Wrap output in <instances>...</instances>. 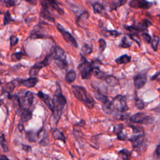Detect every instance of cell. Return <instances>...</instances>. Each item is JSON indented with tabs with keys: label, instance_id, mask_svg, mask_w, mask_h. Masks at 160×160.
<instances>
[{
	"label": "cell",
	"instance_id": "1",
	"mask_svg": "<svg viewBox=\"0 0 160 160\" xmlns=\"http://www.w3.org/2000/svg\"><path fill=\"white\" fill-rule=\"evenodd\" d=\"M56 89L52 98L53 104L52 121L54 124H57L62 113L64 107L67 104V100L65 96L62 94L61 86L58 82H56Z\"/></svg>",
	"mask_w": 160,
	"mask_h": 160
},
{
	"label": "cell",
	"instance_id": "2",
	"mask_svg": "<svg viewBox=\"0 0 160 160\" xmlns=\"http://www.w3.org/2000/svg\"><path fill=\"white\" fill-rule=\"evenodd\" d=\"M72 91L75 98L79 101H81L87 108L92 109L94 106V99L88 96L86 89L81 86L73 85L72 86Z\"/></svg>",
	"mask_w": 160,
	"mask_h": 160
},
{
	"label": "cell",
	"instance_id": "3",
	"mask_svg": "<svg viewBox=\"0 0 160 160\" xmlns=\"http://www.w3.org/2000/svg\"><path fill=\"white\" fill-rule=\"evenodd\" d=\"M81 56V62L78 65V69L81 74L82 79H89L92 74L93 69L95 66L93 61L89 62L83 56Z\"/></svg>",
	"mask_w": 160,
	"mask_h": 160
},
{
	"label": "cell",
	"instance_id": "4",
	"mask_svg": "<svg viewBox=\"0 0 160 160\" xmlns=\"http://www.w3.org/2000/svg\"><path fill=\"white\" fill-rule=\"evenodd\" d=\"M53 48L55 52V56L54 58V63L61 69H66L68 66L66 52L63 49L58 46H56Z\"/></svg>",
	"mask_w": 160,
	"mask_h": 160
},
{
	"label": "cell",
	"instance_id": "5",
	"mask_svg": "<svg viewBox=\"0 0 160 160\" xmlns=\"http://www.w3.org/2000/svg\"><path fill=\"white\" fill-rule=\"evenodd\" d=\"M112 108L119 112H125L128 110L126 98L124 96L118 95L111 101Z\"/></svg>",
	"mask_w": 160,
	"mask_h": 160
},
{
	"label": "cell",
	"instance_id": "6",
	"mask_svg": "<svg viewBox=\"0 0 160 160\" xmlns=\"http://www.w3.org/2000/svg\"><path fill=\"white\" fill-rule=\"evenodd\" d=\"M41 4L42 9H46L50 11V9L56 11L59 15H63L64 11L62 8H61L57 0H41Z\"/></svg>",
	"mask_w": 160,
	"mask_h": 160
},
{
	"label": "cell",
	"instance_id": "7",
	"mask_svg": "<svg viewBox=\"0 0 160 160\" xmlns=\"http://www.w3.org/2000/svg\"><path fill=\"white\" fill-rule=\"evenodd\" d=\"M129 121L133 123H141V124H149L153 121L152 118L144 112H137L131 117H129Z\"/></svg>",
	"mask_w": 160,
	"mask_h": 160
},
{
	"label": "cell",
	"instance_id": "8",
	"mask_svg": "<svg viewBox=\"0 0 160 160\" xmlns=\"http://www.w3.org/2000/svg\"><path fill=\"white\" fill-rule=\"evenodd\" d=\"M56 28H57L58 30L59 31V32L61 34L63 39H64V41L66 42L71 44L72 46H74L76 48L78 47V42H77L76 39L73 37V36L69 31H66L62 26V25H61V24L58 23L56 24Z\"/></svg>",
	"mask_w": 160,
	"mask_h": 160
},
{
	"label": "cell",
	"instance_id": "9",
	"mask_svg": "<svg viewBox=\"0 0 160 160\" xmlns=\"http://www.w3.org/2000/svg\"><path fill=\"white\" fill-rule=\"evenodd\" d=\"M19 97L21 106V111L23 109H30L34 100L33 92L30 91H28L22 96Z\"/></svg>",
	"mask_w": 160,
	"mask_h": 160
},
{
	"label": "cell",
	"instance_id": "10",
	"mask_svg": "<svg viewBox=\"0 0 160 160\" xmlns=\"http://www.w3.org/2000/svg\"><path fill=\"white\" fill-rule=\"evenodd\" d=\"M147 71H143L139 72L133 78L134 88L136 89L142 88L147 82Z\"/></svg>",
	"mask_w": 160,
	"mask_h": 160
},
{
	"label": "cell",
	"instance_id": "11",
	"mask_svg": "<svg viewBox=\"0 0 160 160\" xmlns=\"http://www.w3.org/2000/svg\"><path fill=\"white\" fill-rule=\"evenodd\" d=\"M14 84L15 86H22L26 88H33L34 87L36 84L38 82V79L36 77H30L28 79H20V78H17L14 79L13 81Z\"/></svg>",
	"mask_w": 160,
	"mask_h": 160
},
{
	"label": "cell",
	"instance_id": "12",
	"mask_svg": "<svg viewBox=\"0 0 160 160\" xmlns=\"http://www.w3.org/2000/svg\"><path fill=\"white\" fill-rule=\"evenodd\" d=\"M129 6L134 9H148L151 7L152 2L147 0H131L129 3Z\"/></svg>",
	"mask_w": 160,
	"mask_h": 160
},
{
	"label": "cell",
	"instance_id": "13",
	"mask_svg": "<svg viewBox=\"0 0 160 160\" xmlns=\"http://www.w3.org/2000/svg\"><path fill=\"white\" fill-rule=\"evenodd\" d=\"M36 95L44 101V102L46 104V105L48 106V108L51 111V112L53 111V104H52V100L51 98V97L47 94L44 93L43 92L39 91Z\"/></svg>",
	"mask_w": 160,
	"mask_h": 160
},
{
	"label": "cell",
	"instance_id": "14",
	"mask_svg": "<svg viewBox=\"0 0 160 160\" xmlns=\"http://www.w3.org/2000/svg\"><path fill=\"white\" fill-rule=\"evenodd\" d=\"M131 142L133 148H137L142 145L144 140V133H140L135 135L129 139Z\"/></svg>",
	"mask_w": 160,
	"mask_h": 160
},
{
	"label": "cell",
	"instance_id": "15",
	"mask_svg": "<svg viewBox=\"0 0 160 160\" xmlns=\"http://www.w3.org/2000/svg\"><path fill=\"white\" fill-rule=\"evenodd\" d=\"M94 96L95 98L99 101L101 103H102V105H104L109 102L107 96H106L104 93H102L101 91H100L99 89H97L94 92Z\"/></svg>",
	"mask_w": 160,
	"mask_h": 160
},
{
	"label": "cell",
	"instance_id": "16",
	"mask_svg": "<svg viewBox=\"0 0 160 160\" xmlns=\"http://www.w3.org/2000/svg\"><path fill=\"white\" fill-rule=\"evenodd\" d=\"M32 116V111L30 109H23L21 111V122H26L29 121Z\"/></svg>",
	"mask_w": 160,
	"mask_h": 160
},
{
	"label": "cell",
	"instance_id": "17",
	"mask_svg": "<svg viewBox=\"0 0 160 160\" xmlns=\"http://www.w3.org/2000/svg\"><path fill=\"white\" fill-rule=\"evenodd\" d=\"M30 38L32 39H39V38H47L48 36L46 34L41 32V31L39 28V26H36L34 28L32 32L31 33Z\"/></svg>",
	"mask_w": 160,
	"mask_h": 160
},
{
	"label": "cell",
	"instance_id": "18",
	"mask_svg": "<svg viewBox=\"0 0 160 160\" xmlns=\"http://www.w3.org/2000/svg\"><path fill=\"white\" fill-rule=\"evenodd\" d=\"M104 79L106 82L111 87H114L119 84V80L112 75H106Z\"/></svg>",
	"mask_w": 160,
	"mask_h": 160
},
{
	"label": "cell",
	"instance_id": "19",
	"mask_svg": "<svg viewBox=\"0 0 160 160\" xmlns=\"http://www.w3.org/2000/svg\"><path fill=\"white\" fill-rule=\"evenodd\" d=\"M76 78V73L74 70L70 69L68 71L65 75V80L69 83L73 82Z\"/></svg>",
	"mask_w": 160,
	"mask_h": 160
},
{
	"label": "cell",
	"instance_id": "20",
	"mask_svg": "<svg viewBox=\"0 0 160 160\" xmlns=\"http://www.w3.org/2000/svg\"><path fill=\"white\" fill-rule=\"evenodd\" d=\"M52 137L54 138V139L62 141L64 143L66 142V138H65L64 134L61 131H60L59 129H55L52 131Z\"/></svg>",
	"mask_w": 160,
	"mask_h": 160
},
{
	"label": "cell",
	"instance_id": "21",
	"mask_svg": "<svg viewBox=\"0 0 160 160\" xmlns=\"http://www.w3.org/2000/svg\"><path fill=\"white\" fill-rule=\"evenodd\" d=\"M26 138L29 142H36L39 136L37 132H34L32 131H28L26 132Z\"/></svg>",
	"mask_w": 160,
	"mask_h": 160
},
{
	"label": "cell",
	"instance_id": "22",
	"mask_svg": "<svg viewBox=\"0 0 160 160\" xmlns=\"http://www.w3.org/2000/svg\"><path fill=\"white\" fill-rule=\"evenodd\" d=\"M131 61V56L127 54H123L115 59V62L118 64H127Z\"/></svg>",
	"mask_w": 160,
	"mask_h": 160
},
{
	"label": "cell",
	"instance_id": "23",
	"mask_svg": "<svg viewBox=\"0 0 160 160\" xmlns=\"http://www.w3.org/2000/svg\"><path fill=\"white\" fill-rule=\"evenodd\" d=\"M41 17H42L43 19H45L48 21H51V22H54V18L52 16L51 12L48 10L46 9H41Z\"/></svg>",
	"mask_w": 160,
	"mask_h": 160
},
{
	"label": "cell",
	"instance_id": "24",
	"mask_svg": "<svg viewBox=\"0 0 160 160\" xmlns=\"http://www.w3.org/2000/svg\"><path fill=\"white\" fill-rule=\"evenodd\" d=\"M118 154L122 160H129L131 157V152L126 149L120 150L118 152Z\"/></svg>",
	"mask_w": 160,
	"mask_h": 160
},
{
	"label": "cell",
	"instance_id": "25",
	"mask_svg": "<svg viewBox=\"0 0 160 160\" xmlns=\"http://www.w3.org/2000/svg\"><path fill=\"white\" fill-rule=\"evenodd\" d=\"M135 96H134V104L135 106L138 109H142L144 108V103L143 101L138 98L136 92H135Z\"/></svg>",
	"mask_w": 160,
	"mask_h": 160
},
{
	"label": "cell",
	"instance_id": "26",
	"mask_svg": "<svg viewBox=\"0 0 160 160\" xmlns=\"http://www.w3.org/2000/svg\"><path fill=\"white\" fill-rule=\"evenodd\" d=\"M92 8H93V11L94 12L95 14H102L104 11V7L102 5H101V4L98 3V2H94L92 4Z\"/></svg>",
	"mask_w": 160,
	"mask_h": 160
},
{
	"label": "cell",
	"instance_id": "27",
	"mask_svg": "<svg viewBox=\"0 0 160 160\" xmlns=\"http://www.w3.org/2000/svg\"><path fill=\"white\" fill-rule=\"evenodd\" d=\"M92 74L95 76L97 78L99 79H104L106 76L103 72H102L98 66H96L94 68L92 71Z\"/></svg>",
	"mask_w": 160,
	"mask_h": 160
},
{
	"label": "cell",
	"instance_id": "28",
	"mask_svg": "<svg viewBox=\"0 0 160 160\" xmlns=\"http://www.w3.org/2000/svg\"><path fill=\"white\" fill-rule=\"evenodd\" d=\"M160 41V38L158 36H154L153 38L151 39V47L153 49V50L154 51H156L158 48V45Z\"/></svg>",
	"mask_w": 160,
	"mask_h": 160
},
{
	"label": "cell",
	"instance_id": "29",
	"mask_svg": "<svg viewBox=\"0 0 160 160\" xmlns=\"http://www.w3.org/2000/svg\"><path fill=\"white\" fill-rule=\"evenodd\" d=\"M0 145L1 146V148L3 149L4 152H8L9 151L7 143H6V140L5 138V135L4 134H2L0 136Z\"/></svg>",
	"mask_w": 160,
	"mask_h": 160
},
{
	"label": "cell",
	"instance_id": "30",
	"mask_svg": "<svg viewBox=\"0 0 160 160\" xmlns=\"http://www.w3.org/2000/svg\"><path fill=\"white\" fill-rule=\"evenodd\" d=\"M14 21V19L11 17V14L10 12L8 10L4 14V18H3V25L6 26L10 22Z\"/></svg>",
	"mask_w": 160,
	"mask_h": 160
},
{
	"label": "cell",
	"instance_id": "31",
	"mask_svg": "<svg viewBox=\"0 0 160 160\" xmlns=\"http://www.w3.org/2000/svg\"><path fill=\"white\" fill-rule=\"evenodd\" d=\"M40 69H41V68H39L38 66H37L34 64L32 66V67L30 69V70H29V76H30V77H36V76L38 74V73H39Z\"/></svg>",
	"mask_w": 160,
	"mask_h": 160
},
{
	"label": "cell",
	"instance_id": "32",
	"mask_svg": "<svg viewBox=\"0 0 160 160\" xmlns=\"http://www.w3.org/2000/svg\"><path fill=\"white\" fill-rule=\"evenodd\" d=\"M81 51H82L83 54L88 55L92 53V48L91 46H89L87 43H84L82 48H81Z\"/></svg>",
	"mask_w": 160,
	"mask_h": 160
},
{
	"label": "cell",
	"instance_id": "33",
	"mask_svg": "<svg viewBox=\"0 0 160 160\" xmlns=\"http://www.w3.org/2000/svg\"><path fill=\"white\" fill-rule=\"evenodd\" d=\"M39 144L42 146H46L49 144V138L48 134L45 132L42 138V139L39 141Z\"/></svg>",
	"mask_w": 160,
	"mask_h": 160
},
{
	"label": "cell",
	"instance_id": "34",
	"mask_svg": "<svg viewBox=\"0 0 160 160\" xmlns=\"http://www.w3.org/2000/svg\"><path fill=\"white\" fill-rule=\"evenodd\" d=\"M88 18H89V12H88V11H84V12H83L82 13H81V14L78 16V18H77L76 24L79 26V22H80V21L87 19Z\"/></svg>",
	"mask_w": 160,
	"mask_h": 160
},
{
	"label": "cell",
	"instance_id": "35",
	"mask_svg": "<svg viewBox=\"0 0 160 160\" xmlns=\"http://www.w3.org/2000/svg\"><path fill=\"white\" fill-rule=\"evenodd\" d=\"M131 43L128 41L126 37L123 36L121 39V42L119 46L123 48H128L131 46Z\"/></svg>",
	"mask_w": 160,
	"mask_h": 160
},
{
	"label": "cell",
	"instance_id": "36",
	"mask_svg": "<svg viewBox=\"0 0 160 160\" xmlns=\"http://www.w3.org/2000/svg\"><path fill=\"white\" fill-rule=\"evenodd\" d=\"M24 53L22 51L19 52H16L11 55V58L13 61H19L22 58V56H24Z\"/></svg>",
	"mask_w": 160,
	"mask_h": 160
},
{
	"label": "cell",
	"instance_id": "37",
	"mask_svg": "<svg viewBox=\"0 0 160 160\" xmlns=\"http://www.w3.org/2000/svg\"><path fill=\"white\" fill-rule=\"evenodd\" d=\"M19 41V38L18 36H14V35H12L11 36L10 38H9V42H10V48H12L13 46H14L16 44H18Z\"/></svg>",
	"mask_w": 160,
	"mask_h": 160
},
{
	"label": "cell",
	"instance_id": "38",
	"mask_svg": "<svg viewBox=\"0 0 160 160\" xmlns=\"http://www.w3.org/2000/svg\"><path fill=\"white\" fill-rule=\"evenodd\" d=\"M126 2H127V0H118L114 4V5H112V7L111 8V10L116 9L118 8L123 6L124 4H126Z\"/></svg>",
	"mask_w": 160,
	"mask_h": 160
},
{
	"label": "cell",
	"instance_id": "39",
	"mask_svg": "<svg viewBox=\"0 0 160 160\" xmlns=\"http://www.w3.org/2000/svg\"><path fill=\"white\" fill-rule=\"evenodd\" d=\"M1 1L7 8H11L16 5V2L14 0H1Z\"/></svg>",
	"mask_w": 160,
	"mask_h": 160
},
{
	"label": "cell",
	"instance_id": "40",
	"mask_svg": "<svg viewBox=\"0 0 160 160\" xmlns=\"http://www.w3.org/2000/svg\"><path fill=\"white\" fill-rule=\"evenodd\" d=\"M116 135H117L118 139L121 141H124L127 138V134L126 133V132H124L123 129L121 131L119 132H118V134H116Z\"/></svg>",
	"mask_w": 160,
	"mask_h": 160
},
{
	"label": "cell",
	"instance_id": "41",
	"mask_svg": "<svg viewBox=\"0 0 160 160\" xmlns=\"http://www.w3.org/2000/svg\"><path fill=\"white\" fill-rule=\"evenodd\" d=\"M99 43V49L101 52H103L104 49L106 48V42L103 39H99L98 41Z\"/></svg>",
	"mask_w": 160,
	"mask_h": 160
},
{
	"label": "cell",
	"instance_id": "42",
	"mask_svg": "<svg viewBox=\"0 0 160 160\" xmlns=\"http://www.w3.org/2000/svg\"><path fill=\"white\" fill-rule=\"evenodd\" d=\"M142 37L143 39L144 40V41H146V42H148V43H150L151 42L152 38L151 37V36L148 33H147V32H142Z\"/></svg>",
	"mask_w": 160,
	"mask_h": 160
},
{
	"label": "cell",
	"instance_id": "43",
	"mask_svg": "<svg viewBox=\"0 0 160 160\" xmlns=\"http://www.w3.org/2000/svg\"><path fill=\"white\" fill-rule=\"evenodd\" d=\"M154 158L160 159V144L158 145L154 151Z\"/></svg>",
	"mask_w": 160,
	"mask_h": 160
},
{
	"label": "cell",
	"instance_id": "44",
	"mask_svg": "<svg viewBox=\"0 0 160 160\" xmlns=\"http://www.w3.org/2000/svg\"><path fill=\"white\" fill-rule=\"evenodd\" d=\"M108 32L109 33L110 36H114V37H116L121 34L119 32H118L116 30H110V31H108Z\"/></svg>",
	"mask_w": 160,
	"mask_h": 160
},
{
	"label": "cell",
	"instance_id": "45",
	"mask_svg": "<svg viewBox=\"0 0 160 160\" xmlns=\"http://www.w3.org/2000/svg\"><path fill=\"white\" fill-rule=\"evenodd\" d=\"M22 149H23L24 151L27 152H31V151H32L31 147L30 146H29V145L22 144Z\"/></svg>",
	"mask_w": 160,
	"mask_h": 160
},
{
	"label": "cell",
	"instance_id": "46",
	"mask_svg": "<svg viewBox=\"0 0 160 160\" xmlns=\"http://www.w3.org/2000/svg\"><path fill=\"white\" fill-rule=\"evenodd\" d=\"M129 37H131V38L132 39L136 41L137 42V43H138V44H139V41H140V40H139V39L138 38V36H137L136 34H131V35H129Z\"/></svg>",
	"mask_w": 160,
	"mask_h": 160
},
{
	"label": "cell",
	"instance_id": "47",
	"mask_svg": "<svg viewBox=\"0 0 160 160\" xmlns=\"http://www.w3.org/2000/svg\"><path fill=\"white\" fill-rule=\"evenodd\" d=\"M18 129L19 130V132H22L23 130H24V125L22 124V122H19L18 124Z\"/></svg>",
	"mask_w": 160,
	"mask_h": 160
},
{
	"label": "cell",
	"instance_id": "48",
	"mask_svg": "<svg viewBox=\"0 0 160 160\" xmlns=\"http://www.w3.org/2000/svg\"><path fill=\"white\" fill-rule=\"evenodd\" d=\"M0 160H11L6 155L0 154Z\"/></svg>",
	"mask_w": 160,
	"mask_h": 160
},
{
	"label": "cell",
	"instance_id": "49",
	"mask_svg": "<svg viewBox=\"0 0 160 160\" xmlns=\"http://www.w3.org/2000/svg\"><path fill=\"white\" fill-rule=\"evenodd\" d=\"M2 100L0 98V106L2 105Z\"/></svg>",
	"mask_w": 160,
	"mask_h": 160
},
{
	"label": "cell",
	"instance_id": "50",
	"mask_svg": "<svg viewBox=\"0 0 160 160\" xmlns=\"http://www.w3.org/2000/svg\"><path fill=\"white\" fill-rule=\"evenodd\" d=\"M26 1H28V2H29V1H31V0H25Z\"/></svg>",
	"mask_w": 160,
	"mask_h": 160
},
{
	"label": "cell",
	"instance_id": "51",
	"mask_svg": "<svg viewBox=\"0 0 160 160\" xmlns=\"http://www.w3.org/2000/svg\"><path fill=\"white\" fill-rule=\"evenodd\" d=\"M2 14V12L1 11V10H0V14Z\"/></svg>",
	"mask_w": 160,
	"mask_h": 160
},
{
	"label": "cell",
	"instance_id": "52",
	"mask_svg": "<svg viewBox=\"0 0 160 160\" xmlns=\"http://www.w3.org/2000/svg\"></svg>",
	"mask_w": 160,
	"mask_h": 160
}]
</instances>
